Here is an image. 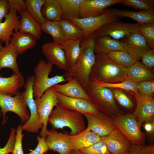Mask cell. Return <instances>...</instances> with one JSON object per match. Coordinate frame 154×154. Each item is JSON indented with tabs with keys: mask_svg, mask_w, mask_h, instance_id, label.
<instances>
[{
	"mask_svg": "<svg viewBox=\"0 0 154 154\" xmlns=\"http://www.w3.org/2000/svg\"><path fill=\"white\" fill-rule=\"evenodd\" d=\"M45 0H25L26 10L30 15L40 25L46 20L42 13V8Z\"/></svg>",
	"mask_w": 154,
	"mask_h": 154,
	"instance_id": "37",
	"label": "cell"
},
{
	"mask_svg": "<svg viewBox=\"0 0 154 154\" xmlns=\"http://www.w3.org/2000/svg\"><path fill=\"white\" fill-rule=\"evenodd\" d=\"M45 138L40 136H37L38 143L36 147L31 152L26 154H44L46 153L49 149Z\"/></svg>",
	"mask_w": 154,
	"mask_h": 154,
	"instance_id": "47",
	"label": "cell"
},
{
	"mask_svg": "<svg viewBox=\"0 0 154 154\" xmlns=\"http://www.w3.org/2000/svg\"><path fill=\"white\" fill-rule=\"evenodd\" d=\"M84 115L78 112L65 109L58 104L52 110L48 118L49 123L53 129L70 130L69 135L79 134L86 129Z\"/></svg>",
	"mask_w": 154,
	"mask_h": 154,
	"instance_id": "3",
	"label": "cell"
},
{
	"mask_svg": "<svg viewBox=\"0 0 154 154\" xmlns=\"http://www.w3.org/2000/svg\"><path fill=\"white\" fill-rule=\"evenodd\" d=\"M138 30L150 47L154 49V23H139Z\"/></svg>",
	"mask_w": 154,
	"mask_h": 154,
	"instance_id": "38",
	"label": "cell"
},
{
	"mask_svg": "<svg viewBox=\"0 0 154 154\" xmlns=\"http://www.w3.org/2000/svg\"><path fill=\"white\" fill-rule=\"evenodd\" d=\"M144 128L147 132L151 133L154 131V121L146 123L144 125Z\"/></svg>",
	"mask_w": 154,
	"mask_h": 154,
	"instance_id": "50",
	"label": "cell"
},
{
	"mask_svg": "<svg viewBox=\"0 0 154 154\" xmlns=\"http://www.w3.org/2000/svg\"><path fill=\"white\" fill-rule=\"evenodd\" d=\"M9 9H13L20 14L26 10L24 0H8Z\"/></svg>",
	"mask_w": 154,
	"mask_h": 154,
	"instance_id": "48",
	"label": "cell"
},
{
	"mask_svg": "<svg viewBox=\"0 0 154 154\" xmlns=\"http://www.w3.org/2000/svg\"><path fill=\"white\" fill-rule=\"evenodd\" d=\"M18 30L22 33L31 35L37 40L40 38L42 30L38 23L26 10L20 14Z\"/></svg>",
	"mask_w": 154,
	"mask_h": 154,
	"instance_id": "26",
	"label": "cell"
},
{
	"mask_svg": "<svg viewBox=\"0 0 154 154\" xmlns=\"http://www.w3.org/2000/svg\"><path fill=\"white\" fill-rule=\"evenodd\" d=\"M33 76L28 77L24 85L25 90L21 92L23 99L29 108L30 117L28 121L22 125L23 130L32 133H37L43 125L41 123L39 116L37 112L36 106L34 99L33 90Z\"/></svg>",
	"mask_w": 154,
	"mask_h": 154,
	"instance_id": "7",
	"label": "cell"
},
{
	"mask_svg": "<svg viewBox=\"0 0 154 154\" xmlns=\"http://www.w3.org/2000/svg\"><path fill=\"white\" fill-rule=\"evenodd\" d=\"M0 108L3 115V125L7 122L6 115L8 112L17 115L20 119L22 125L28 121L30 117V113L19 91L14 97L0 93Z\"/></svg>",
	"mask_w": 154,
	"mask_h": 154,
	"instance_id": "8",
	"label": "cell"
},
{
	"mask_svg": "<svg viewBox=\"0 0 154 154\" xmlns=\"http://www.w3.org/2000/svg\"><path fill=\"white\" fill-rule=\"evenodd\" d=\"M3 47V45L1 44H0V50Z\"/></svg>",
	"mask_w": 154,
	"mask_h": 154,
	"instance_id": "53",
	"label": "cell"
},
{
	"mask_svg": "<svg viewBox=\"0 0 154 154\" xmlns=\"http://www.w3.org/2000/svg\"><path fill=\"white\" fill-rule=\"evenodd\" d=\"M127 68L114 63L107 54H96L90 76V82L94 80L110 83L121 82L127 78Z\"/></svg>",
	"mask_w": 154,
	"mask_h": 154,
	"instance_id": "2",
	"label": "cell"
},
{
	"mask_svg": "<svg viewBox=\"0 0 154 154\" xmlns=\"http://www.w3.org/2000/svg\"><path fill=\"white\" fill-rule=\"evenodd\" d=\"M112 92L117 100L122 106L128 109L133 106V104L129 97L123 92L116 89H113Z\"/></svg>",
	"mask_w": 154,
	"mask_h": 154,
	"instance_id": "41",
	"label": "cell"
},
{
	"mask_svg": "<svg viewBox=\"0 0 154 154\" xmlns=\"http://www.w3.org/2000/svg\"><path fill=\"white\" fill-rule=\"evenodd\" d=\"M110 154H129L131 144L118 129L113 130L108 135L101 137Z\"/></svg>",
	"mask_w": 154,
	"mask_h": 154,
	"instance_id": "14",
	"label": "cell"
},
{
	"mask_svg": "<svg viewBox=\"0 0 154 154\" xmlns=\"http://www.w3.org/2000/svg\"><path fill=\"white\" fill-rule=\"evenodd\" d=\"M95 39L93 34L88 38H83L78 60L73 66L66 71L64 75L67 81L76 78L86 91L90 84V76L95 61Z\"/></svg>",
	"mask_w": 154,
	"mask_h": 154,
	"instance_id": "1",
	"label": "cell"
},
{
	"mask_svg": "<svg viewBox=\"0 0 154 154\" xmlns=\"http://www.w3.org/2000/svg\"><path fill=\"white\" fill-rule=\"evenodd\" d=\"M40 25L42 31L51 36L53 42L62 44L66 40L60 21H46Z\"/></svg>",
	"mask_w": 154,
	"mask_h": 154,
	"instance_id": "33",
	"label": "cell"
},
{
	"mask_svg": "<svg viewBox=\"0 0 154 154\" xmlns=\"http://www.w3.org/2000/svg\"><path fill=\"white\" fill-rule=\"evenodd\" d=\"M154 78L153 73L139 61L127 68V78L136 83L153 80Z\"/></svg>",
	"mask_w": 154,
	"mask_h": 154,
	"instance_id": "30",
	"label": "cell"
},
{
	"mask_svg": "<svg viewBox=\"0 0 154 154\" xmlns=\"http://www.w3.org/2000/svg\"><path fill=\"white\" fill-rule=\"evenodd\" d=\"M83 38L77 40H66L61 45L66 57L68 69L76 63L80 56V44Z\"/></svg>",
	"mask_w": 154,
	"mask_h": 154,
	"instance_id": "29",
	"label": "cell"
},
{
	"mask_svg": "<svg viewBox=\"0 0 154 154\" xmlns=\"http://www.w3.org/2000/svg\"><path fill=\"white\" fill-rule=\"evenodd\" d=\"M25 83V80L21 72L14 73L9 77L0 76V93L15 96Z\"/></svg>",
	"mask_w": 154,
	"mask_h": 154,
	"instance_id": "23",
	"label": "cell"
},
{
	"mask_svg": "<svg viewBox=\"0 0 154 154\" xmlns=\"http://www.w3.org/2000/svg\"><path fill=\"white\" fill-rule=\"evenodd\" d=\"M53 65L43 59L40 60L35 68L33 90L34 97H40L48 89L58 84L67 81L64 76L56 75L49 77Z\"/></svg>",
	"mask_w": 154,
	"mask_h": 154,
	"instance_id": "4",
	"label": "cell"
},
{
	"mask_svg": "<svg viewBox=\"0 0 154 154\" xmlns=\"http://www.w3.org/2000/svg\"><path fill=\"white\" fill-rule=\"evenodd\" d=\"M79 150L85 154H110L105 143L101 140L89 147Z\"/></svg>",
	"mask_w": 154,
	"mask_h": 154,
	"instance_id": "40",
	"label": "cell"
},
{
	"mask_svg": "<svg viewBox=\"0 0 154 154\" xmlns=\"http://www.w3.org/2000/svg\"><path fill=\"white\" fill-rule=\"evenodd\" d=\"M70 138L73 149L76 150L89 147L101 140L99 135L92 131L85 129L76 135H70Z\"/></svg>",
	"mask_w": 154,
	"mask_h": 154,
	"instance_id": "27",
	"label": "cell"
},
{
	"mask_svg": "<svg viewBox=\"0 0 154 154\" xmlns=\"http://www.w3.org/2000/svg\"><path fill=\"white\" fill-rule=\"evenodd\" d=\"M86 91L90 100L99 111L112 118L123 114L118 107L113 92L110 88H97L90 83Z\"/></svg>",
	"mask_w": 154,
	"mask_h": 154,
	"instance_id": "5",
	"label": "cell"
},
{
	"mask_svg": "<svg viewBox=\"0 0 154 154\" xmlns=\"http://www.w3.org/2000/svg\"><path fill=\"white\" fill-rule=\"evenodd\" d=\"M60 23L66 40H75L83 38L84 34L82 30L74 23L63 18Z\"/></svg>",
	"mask_w": 154,
	"mask_h": 154,
	"instance_id": "36",
	"label": "cell"
},
{
	"mask_svg": "<svg viewBox=\"0 0 154 154\" xmlns=\"http://www.w3.org/2000/svg\"><path fill=\"white\" fill-rule=\"evenodd\" d=\"M138 90L146 95L153 96L154 92V81H144L136 83Z\"/></svg>",
	"mask_w": 154,
	"mask_h": 154,
	"instance_id": "44",
	"label": "cell"
},
{
	"mask_svg": "<svg viewBox=\"0 0 154 154\" xmlns=\"http://www.w3.org/2000/svg\"><path fill=\"white\" fill-rule=\"evenodd\" d=\"M107 54L114 63L127 68H129L138 61L125 50L114 51Z\"/></svg>",
	"mask_w": 154,
	"mask_h": 154,
	"instance_id": "34",
	"label": "cell"
},
{
	"mask_svg": "<svg viewBox=\"0 0 154 154\" xmlns=\"http://www.w3.org/2000/svg\"><path fill=\"white\" fill-rule=\"evenodd\" d=\"M90 83L97 88H106L116 89H122L131 91L134 94H137L138 91L136 83L128 78L123 82L116 83H110L94 80L90 81Z\"/></svg>",
	"mask_w": 154,
	"mask_h": 154,
	"instance_id": "35",
	"label": "cell"
},
{
	"mask_svg": "<svg viewBox=\"0 0 154 154\" xmlns=\"http://www.w3.org/2000/svg\"><path fill=\"white\" fill-rule=\"evenodd\" d=\"M106 11L98 16L76 18L69 21L74 23L82 30L83 38L90 37L98 29L104 25L117 21L118 19L106 9Z\"/></svg>",
	"mask_w": 154,
	"mask_h": 154,
	"instance_id": "11",
	"label": "cell"
},
{
	"mask_svg": "<svg viewBox=\"0 0 154 154\" xmlns=\"http://www.w3.org/2000/svg\"><path fill=\"white\" fill-rule=\"evenodd\" d=\"M2 114V113L1 110V109L0 108V117L1 116Z\"/></svg>",
	"mask_w": 154,
	"mask_h": 154,
	"instance_id": "52",
	"label": "cell"
},
{
	"mask_svg": "<svg viewBox=\"0 0 154 154\" xmlns=\"http://www.w3.org/2000/svg\"><path fill=\"white\" fill-rule=\"evenodd\" d=\"M115 17L128 18L136 21L140 23H154V10H141L135 11L127 10H120L116 9H106Z\"/></svg>",
	"mask_w": 154,
	"mask_h": 154,
	"instance_id": "21",
	"label": "cell"
},
{
	"mask_svg": "<svg viewBox=\"0 0 154 154\" xmlns=\"http://www.w3.org/2000/svg\"><path fill=\"white\" fill-rule=\"evenodd\" d=\"M16 130L14 128H12L9 138L5 146L0 148V154H9L12 153L15 142Z\"/></svg>",
	"mask_w": 154,
	"mask_h": 154,
	"instance_id": "45",
	"label": "cell"
},
{
	"mask_svg": "<svg viewBox=\"0 0 154 154\" xmlns=\"http://www.w3.org/2000/svg\"><path fill=\"white\" fill-rule=\"evenodd\" d=\"M42 8V15L46 21H60L62 11L57 0H45Z\"/></svg>",
	"mask_w": 154,
	"mask_h": 154,
	"instance_id": "32",
	"label": "cell"
},
{
	"mask_svg": "<svg viewBox=\"0 0 154 154\" xmlns=\"http://www.w3.org/2000/svg\"><path fill=\"white\" fill-rule=\"evenodd\" d=\"M36 39L32 35L15 31L11 38L10 43L15 48L19 55L33 48L37 43Z\"/></svg>",
	"mask_w": 154,
	"mask_h": 154,
	"instance_id": "24",
	"label": "cell"
},
{
	"mask_svg": "<svg viewBox=\"0 0 154 154\" xmlns=\"http://www.w3.org/2000/svg\"><path fill=\"white\" fill-rule=\"evenodd\" d=\"M10 11L8 1L7 0H0V23L3 19L8 14Z\"/></svg>",
	"mask_w": 154,
	"mask_h": 154,
	"instance_id": "49",
	"label": "cell"
},
{
	"mask_svg": "<svg viewBox=\"0 0 154 154\" xmlns=\"http://www.w3.org/2000/svg\"><path fill=\"white\" fill-rule=\"evenodd\" d=\"M40 120L43 125L39 136L46 138L48 133L47 129L48 120L53 108L58 104V101L53 87L47 89L40 98L34 99Z\"/></svg>",
	"mask_w": 154,
	"mask_h": 154,
	"instance_id": "9",
	"label": "cell"
},
{
	"mask_svg": "<svg viewBox=\"0 0 154 154\" xmlns=\"http://www.w3.org/2000/svg\"><path fill=\"white\" fill-rule=\"evenodd\" d=\"M94 47L95 54L102 53L107 54L115 51H126L120 41L108 36L95 38Z\"/></svg>",
	"mask_w": 154,
	"mask_h": 154,
	"instance_id": "28",
	"label": "cell"
},
{
	"mask_svg": "<svg viewBox=\"0 0 154 154\" xmlns=\"http://www.w3.org/2000/svg\"><path fill=\"white\" fill-rule=\"evenodd\" d=\"M56 93L58 104L65 109L76 111L83 115L94 114L99 111L90 100L68 97L56 92Z\"/></svg>",
	"mask_w": 154,
	"mask_h": 154,
	"instance_id": "15",
	"label": "cell"
},
{
	"mask_svg": "<svg viewBox=\"0 0 154 154\" xmlns=\"http://www.w3.org/2000/svg\"><path fill=\"white\" fill-rule=\"evenodd\" d=\"M139 25L138 23H126L118 20L104 25L93 34L95 38L108 36L119 40L132 33H139Z\"/></svg>",
	"mask_w": 154,
	"mask_h": 154,
	"instance_id": "10",
	"label": "cell"
},
{
	"mask_svg": "<svg viewBox=\"0 0 154 154\" xmlns=\"http://www.w3.org/2000/svg\"><path fill=\"white\" fill-rule=\"evenodd\" d=\"M121 0H84L80 6L81 18L96 17L106 11L109 7L120 3Z\"/></svg>",
	"mask_w": 154,
	"mask_h": 154,
	"instance_id": "17",
	"label": "cell"
},
{
	"mask_svg": "<svg viewBox=\"0 0 154 154\" xmlns=\"http://www.w3.org/2000/svg\"><path fill=\"white\" fill-rule=\"evenodd\" d=\"M112 119L116 128L131 144L144 145L145 134L141 130L142 124L137 120L133 114H122Z\"/></svg>",
	"mask_w": 154,
	"mask_h": 154,
	"instance_id": "6",
	"label": "cell"
},
{
	"mask_svg": "<svg viewBox=\"0 0 154 154\" xmlns=\"http://www.w3.org/2000/svg\"><path fill=\"white\" fill-rule=\"evenodd\" d=\"M129 154H154V145H144L131 144Z\"/></svg>",
	"mask_w": 154,
	"mask_h": 154,
	"instance_id": "43",
	"label": "cell"
},
{
	"mask_svg": "<svg viewBox=\"0 0 154 154\" xmlns=\"http://www.w3.org/2000/svg\"><path fill=\"white\" fill-rule=\"evenodd\" d=\"M22 125H19L16 130L15 142L12 154H24L22 145V139L24 134L22 133Z\"/></svg>",
	"mask_w": 154,
	"mask_h": 154,
	"instance_id": "42",
	"label": "cell"
},
{
	"mask_svg": "<svg viewBox=\"0 0 154 154\" xmlns=\"http://www.w3.org/2000/svg\"><path fill=\"white\" fill-rule=\"evenodd\" d=\"M120 3L124 6L132 7L140 11L154 9V0H121Z\"/></svg>",
	"mask_w": 154,
	"mask_h": 154,
	"instance_id": "39",
	"label": "cell"
},
{
	"mask_svg": "<svg viewBox=\"0 0 154 154\" xmlns=\"http://www.w3.org/2000/svg\"><path fill=\"white\" fill-rule=\"evenodd\" d=\"M62 11V17L70 21L80 18V7L84 0H57Z\"/></svg>",
	"mask_w": 154,
	"mask_h": 154,
	"instance_id": "31",
	"label": "cell"
},
{
	"mask_svg": "<svg viewBox=\"0 0 154 154\" xmlns=\"http://www.w3.org/2000/svg\"><path fill=\"white\" fill-rule=\"evenodd\" d=\"M17 14L15 10L10 9L4 21L0 23V44H9L13 31L18 30L20 16Z\"/></svg>",
	"mask_w": 154,
	"mask_h": 154,
	"instance_id": "20",
	"label": "cell"
},
{
	"mask_svg": "<svg viewBox=\"0 0 154 154\" xmlns=\"http://www.w3.org/2000/svg\"><path fill=\"white\" fill-rule=\"evenodd\" d=\"M48 131L45 139L49 149L59 154H70L73 148L70 135L53 129Z\"/></svg>",
	"mask_w": 154,
	"mask_h": 154,
	"instance_id": "19",
	"label": "cell"
},
{
	"mask_svg": "<svg viewBox=\"0 0 154 154\" xmlns=\"http://www.w3.org/2000/svg\"><path fill=\"white\" fill-rule=\"evenodd\" d=\"M142 64L150 70L154 66V49L151 48L143 54L141 59Z\"/></svg>",
	"mask_w": 154,
	"mask_h": 154,
	"instance_id": "46",
	"label": "cell"
},
{
	"mask_svg": "<svg viewBox=\"0 0 154 154\" xmlns=\"http://www.w3.org/2000/svg\"><path fill=\"white\" fill-rule=\"evenodd\" d=\"M87 122L85 129L92 131L100 137L107 136L117 128L112 117L100 111L84 114Z\"/></svg>",
	"mask_w": 154,
	"mask_h": 154,
	"instance_id": "12",
	"label": "cell"
},
{
	"mask_svg": "<svg viewBox=\"0 0 154 154\" xmlns=\"http://www.w3.org/2000/svg\"><path fill=\"white\" fill-rule=\"evenodd\" d=\"M121 40L125 50L138 61L145 52L152 48L139 33H132Z\"/></svg>",
	"mask_w": 154,
	"mask_h": 154,
	"instance_id": "16",
	"label": "cell"
},
{
	"mask_svg": "<svg viewBox=\"0 0 154 154\" xmlns=\"http://www.w3.org/2000/svg\"><path fill=\"white\" fill-rule=\"evenodd\" d=\"M53 87L56 92L65 96L90 100V97L86 91L76 78L71 79L66 84H56Z\"/></svg>",
	"mask_w": 154,
	"mask_h": 154,
	"instance_id": "22",
	"label": "cell"
},
{
	"mask_svg": "<svg viewBox=\"0 0 154 154\" xmlns=\"http://www.w3.org/2000/svg\"><path fill=\"white\" fill-rule=\"evenodd\" d=\"M70 154H85L81 152L79 150H72Z\"/></svg>",
	"mask_w": 154,
	"mask_h": 154,
	"instance_id": "51",
	"label": "cell"
},
{
	"mask_svg": "<svg viewBox=\"0 0 154 154\" xmlns=\"http://www.w3.org/2000/svg\"><path fill=\"white\" fill-rule=\"evenodd\" d=\"M41 48L48 63L60 69L66 71L68 70L65 53L61 44L48 42L44 44Z\"/></svg>",
	"mask_w": 154,
	"mask_h": 154,
	"instance_id": "18",
	"label": "cell"
},
{
	"mask_svg": "<svg viewBox=\"0 0 154 154\" xmlns=\"http://www.w3.org/2000/svg\"><path fill=\"white\" fill-rule=\"evenodd\" d=\"M136 108L133 113L137 120L142 124L154 121V99L153 96L145 95L139 92L134 94Z\"/></svg>",
	"mask_w": 154,
	"mask_h": 154,
	"instance_id": "13",
	"label": "cell"
},
{
	"mask_svg": "<svg viewBox=\"0 0 154 154\" xmlns=\"http://www.w3.org/2000/svg\"><path fill=\"white\" fill-rule=\"evenodd\" d=\"M18 55L15 48L10 43L3 46L0 50V72L5 68L11 69L15 74L20 72L17 62Z\"/></svg>",
	"mask_w": 154,
	"mask_h": 154,
	"instance_id": "25",
	"label": "cell"
}]
</instances>
